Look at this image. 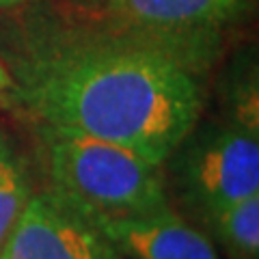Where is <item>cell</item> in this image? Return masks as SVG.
Segmentation results:
<instances>
[{
    "label": "cell",
    "mask_w": 259,
    "mask_h": 259,
    "mask_svg": "<svg viewBox=\"0 0 259 259\" xmlns=\"http://www.w3.org/2000/svg\"><path fill=\"white\" fill-rule=\"evenodd\" d=\"M7 82H9V78H7V69H5L3 61H0V93L7 91Z\"/></svg>",
    "instance_id": "obj_11"
},
{
    "label": "cell",
    "mask_w": 259,
    "mask_h": 259,
    "mask_svg": "<svg viewBox=\"0 0 259 259\" xmlns=\"http://www.w3.org/2000/svg\"><path fill=\"white\" fill-rule=\"evenodd\" d=\"M91 221L123 259H221L205 233L173 207L141 216Z\"/></svg>",
    "instance_id": "obj_5"
},
{
    "label": "cell",
    "mask_w": 259,
    "mask_h": 259,
    "mask_svg": "<svg viewBox=\"0 0 259 259\" xmlns=\"http://www.w3.org/2000/svg\"><path fill=\"white\" fill-rule=\"evenodd\" d=\"M26 0H0V11H5V9H13V7H18V5H24Z\"/></svg>",
    "instance_id": "obj_12"
},
{
    "label": "cell",
    "mask_w": 259,
    "mask_h": 259,
    "mask_svg": "<svg viewBox=\"0 0 259 259\" xmlns=\"http://www.w3.org/2000/svg\"><path fill=\"white\" fill-rule=\"evenodd\" d=\"M197 227L227 259H259V192L216 209Z\"/></svg>",
    "instance_id": "obj_7"
},
{
    "label": "cell",
    "mask_w": 259,
    "mask_h": 259,
    "mask_svg": "<svg viewBox=\"0 0 259 259\" xmlns=\"http://www.w3.org/2000/svg\"><path fill=\"white\" fill-rule=\"evenodd\" d=\"M32 197L24 160L15 147L0 136V250Z\"/></svg>",
    "instance_id": "obj_9"
},
{
    "label": "cell",
    "mask_w": 259,
    "mask_h": 259,
    "mask_svg": "<svg viewBox=\"0 0 259 259\" xmlns=\"http://www.w3.org/2000/svg\"><path fill=\"white\" fill-rule=\"evenodd\" d=\"M221 41L32 9L7 30L3 65L13 102L37 125L119 143L162 164L203 115Z\"/></svg>",
    "instance_id": "obj_1"
},
{
    "label": "cell",
    "mask_w": 259,
    "mask_h": 259,
    "mask_svg": "<svg viewBox=\"0 0 259 259\" xmlns=\"http://www.w3.org/2000/svg\"><path fill=\"white\" fill-rule=\"evenodd\" d=\"M246 9L248 0H110L100 18L153 32L223 35Z\"/></svg>",
    "instance_id": "obj_6"
},
{
    "label": "cell",
    "mask_w": 259,
    "mask_h": 259,
    "mask_svg": "<svg viewBox=\"0 0 259 259\" xmlns=\"http://www.w3.org/2000/svg\"><path fill=\"white\" fill-rule=\"evenodd\" d=\"M218 112L259 132V69L253 48L236 54L223 71L218 82Z\"/></svg>",
    "instance_id": "obj_8"
},
{
    "label": "cell",
    "mask_w": 259,
    "mask_h": 259,
    "mask_svg": "<svg viewBox=\"0 0 259 259\" xmlns=\"http://www.w3.org/2000/svg\"><path fill=\"white\" fill-rule=\"evenodd\" d=\"M0 259H123L87 214L50 190L32 194Z\"/></svg>",
    "instance_id": "obj_4"
},
{
    "label": "cell",
    "mask_w": 259,
    "mask_h": 259,
    "mask_svg": "<svg viewBox=\"0 0 259 259\" xmlns=\"http://www.w3.org/2000/svg\"><path fill=\"white\" fill-rule=\"evenodd\" d=\"M39 127L48 190L89 218L141 216L173 207L160 164L112 141Z\"/></svg>",
    "instance_id": "obj_2"
},
{
    "label": "cell",
    "mask_w": 259,
    "mask_h": 259,
    "mask_svg": "<svg viewBox=\"0 0 259 259\" xmlns=\"http://www.w3.org/2000/svg\"><path fill=\"white\" fill-rule=\"evenodd\" d=\"M67 3L84 15H100L108 7L110 0H67Z\"/></svg>",
    "instance_id": "obj_10"
},
{
    "label": "cell",
    "mask_w": 259,
    "mask_h": 259,
    "mask_svg": "<svg viewBox=\"0 0 259 259\" xmlns=\"http://www.w3.org/2000/svg\"><path fill=\"white\" fill-rule=\"evenodd\" d=\"M166 197L192 225L259 192V132L216 112L199 117L162 162Z\"/></svg>",
    "instance_id": "obj_3"
}]
</instances>
